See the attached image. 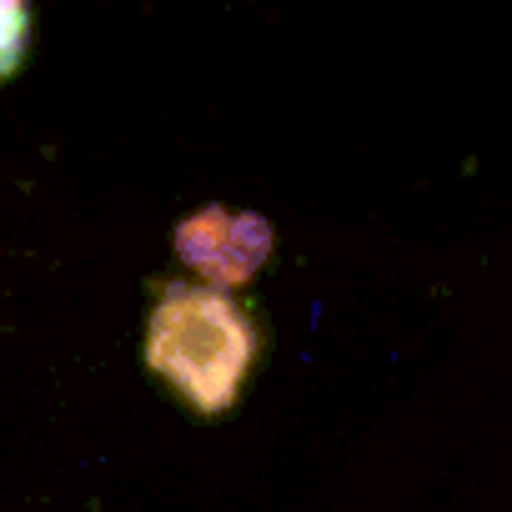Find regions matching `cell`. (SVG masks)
Segmentation results:
<instances>
[{
    "label": "cell",
    "instance_id": "6da1fadb",
    "mask_svg": "<svg viewBox=\"0 0 512 512\" xmlns=\"http://www.w3.org/2000/svg\"><path fill=\"white\" fill-rule=\"evenodd\" d=\"M256 357V327L251 317L216 287L176 282L161 292L151 312L146 362L161 372L191 407L221 412L236 402L246 372Z\"/></svg>",
    "mask_w": 512,
    "mask_h": 512
},
{
    "label": "cell",
    "instance_id": "7a4b0ae2",
    "mask_svg": "<svg viewBox=\"0 0 512 512\" xmlns=\"http://www.w3.org/2000/svg\"><path fill=\"white\" fill-rule=\"evenodd\" d=\"M246 221L251 216H231V211H206V216H196V221H186L181 226V256L201 272V277H216V282H241V277H251L256 267L246 262V256H236L231 251V236H241L246 231Z\"/></svg>",
    "mask_w": 512,
    "mask_h": 512
},
{
    "label": "cell",
    "instance_id": "3957f363",
    "mask_svg": "<svg viewBox=\"0 0 512 512\" xmlns=\"http://www.w3.org/2000/svg\"><path fill=\"white\" fill-rule=\"evenodd\" d=\"M26 36H31V11L16 6V0H0V81L21 66Z\"/></svg>",
    "mask_w": 512,
    "mask_h": 512
}]
</instances>
